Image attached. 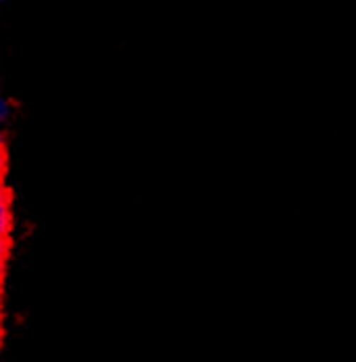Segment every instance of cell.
<instances>
[{
	"label": "cell",
	"mask_w": 356,
	"mask_h": 362,
	"mask_svg": "<svg viewBox=\"0 0 356 362\" xmlns=\"http://www.w3.org/2000/svg\"><path fill=\"white\" fill-rule=\"evenodd\" d=\"M4 163H6V148H4V139L0 134V175L4 171Z\"/></svg>",
	"instance_id": "2"
},
{
	"label": "cell",
	"mask_w": 356,
	"mask_h": 362,
	"mask_svg": "<svg viewBox=\"0 0 356 362\" xmlns=\"http://www.w3.org/2000/svg\"><path fill=\"white\" fill-rule=\"evenodd\" d=\"M4 261H6V243H0V279L4 275Z\"/></svg>",
	"instance_id": "3"
},
{
	"label": "cell",
	"mask_w": 356,
	"mask_h": 362,
	"mask_svg": "<svg viewBox=\"0 0 356 362\" xmlns=\"http://www.w3.org/2000/svg\"><path fill=\"white\" fill-rule=\"evenodd\" d=\"M6 115H8V104L4 102V100L0 98V122L6 118Z\"/></svg>",
	"instance_id": "4"
},
{
	"label": "cell",
	"mask_w": 356,
	"mask_h": 362,
	"mask_svg": "<svg viewBox=\"0 0 356 362\" xmlns=\"http://www.w3.org/2000/svg\"><path fill=\"white\" fill-rule=\"evenodd\" d=\"M0 204H6V185L2 181V175H0Z\"/></svg>",
	"instance_id": "5"
},
{
	"label": "cell",
	"mask_w": 356,
	"mask_h": 362,
	"mask_svg": "<svg viewBox=\"0 0 356 362\" xmlns=\"http://www.w3.org/2000/svg\"><path fill=\"white\" fill-rule=\"evenodd\" d=\"M11 226H13L11 208H8V204H0V243H6Z\"/></svg>",
	"instance_id": "1"
}]
</instances>
